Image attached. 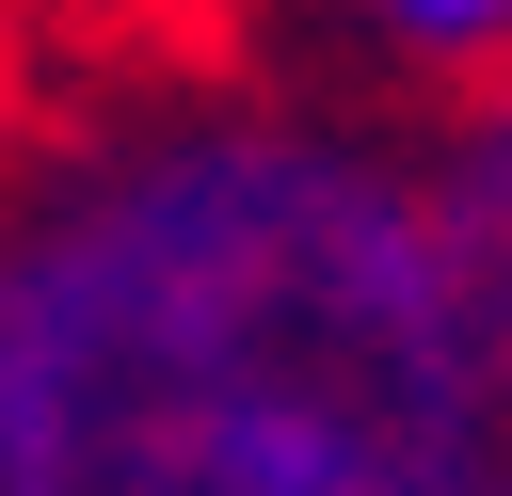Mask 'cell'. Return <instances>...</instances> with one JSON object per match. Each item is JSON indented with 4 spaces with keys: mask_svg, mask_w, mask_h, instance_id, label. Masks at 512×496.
<instances>
[{
    "mask_svg": "<svg viewBox=\"0 0 512 496\" xmlns=\"http://www.w3.org/2000/svg\"><path fill=\"white\" fill-rule=\"evenodd\" d=\"M0 496H512V368L400 144L128 96L0 176Z\"/></svg>",
    "mask_w": 512,
    "mask_h": 496,
    "instance_id": "6da1fadb",
    "label": "cell"
},
{
    "mask_svg": "<svg viewBox=\"0 0 512 496\" xmlns=\"http://www.w3.org/2000/svg\"><path fill=\"white\" fill-rule=\"evenodd\" d=\"M416 192H432V240H448V272H464V304H480L496 368H512V80H480V96L432 128Z\"/></svg>",
    "mask_w": 512,
    "mask_h": 496,
    "instance_id": "7a4b0ae2",
    "label": "cell"
},
{
    "mask_svg": "<svg viewBox=\"0 0 512 496\" xmlns=\"http://www.w3.org/2000/svg\"><path fill=\"white\" fill-rule=\"evenodd\" d=\"M352 32H368L400 80H448V96L512 80V0H352Z\"/></svg>",
    "mask_w": 512,
    "mask_h": 496,
    "instance_id": "3957f363",
    "label": "cell"
},
{
    "mask_svg": "<svg viewBox=\"0 0 512 496\" xmlns=\"http://www.w3.org/2000/svg\"><path fill=\"white\" fill-rule=\"evenodd\" d=\"M0 128H16V0H0Z\"/></svg>",
    "mask_w": 512,
    "mask_h": 496,
    "instance_id": "277c9868",
    "label": "cell"
}]
</instances>
